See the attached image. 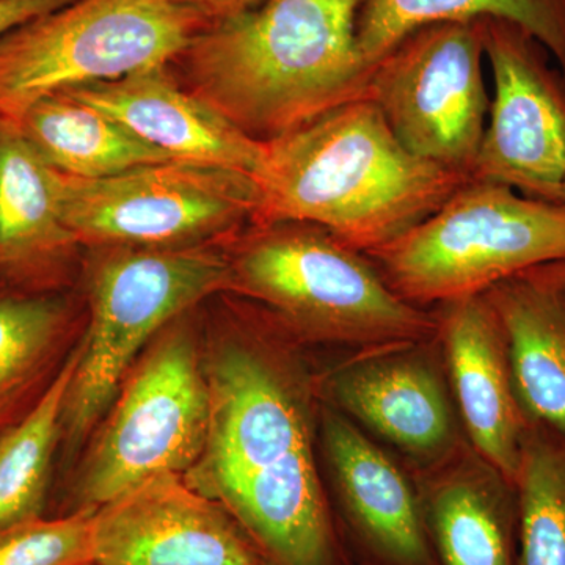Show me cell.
<instances>
[{
	"instance_id": "6",
	"label": "cell",
	"mask_w": 565,
	"mask_h": 565,
	"mask_svg": "<svg viewBox=\"0 0 565 565\" xmlns=\"http://www.w3.org/2000/svg\"><path fill=\"white\" fill-rule=\"evenodd\" d=\"M366 256L416 307L481 296L534 267L565 262V202L470 180L426 221Z\"/></svg>"
},
{
	"instance_id": "11",
	"label": "cell",
	"mask_w": 565,
	"mask_h": 565,
	"mask_svg": "<svg viewBox=\"0 0 565 565\" xmlns=\"http://www.w3.org/2000/svg\"><path fill=\"white\" fill-rule=\"evenodd\" d=\"M493 77L486 132L471 180L531 199L565 202V79L548 51L511 21L481 18Z\"/></svg>"
},
{
	"instance_id": "25",
	"label": "cell",
	"mask_w": 565,
	"mask_h": 565,
	"mask_svg": "<svg viewBox=\"0 0 565 565\" xmlns=\"http://www.w3.org/2000/svg\"><path fill=\"white\" fill-rule=\"evenodd\" d=\"M93 515H41L0 530V565H93Z\"/></svg>"
},
{
	"instance_id": "29",
	"label": "cell",
	"mask_w": 565,
	"mask_h": 565,
	"mask_svg": "<svg viewBox=\"0 0 565 565\" xmlns=\"http://www.w3.org/2000/svg\"><path fill=\"white\" fill-rule=\"evenodd\" d=\"M564 196H565V185H564Z\"/></svg>"
},
{
	"instance_id": "20",
	"label": "cell",
	"mask_w": 565,
	"mask_h": 565,
	"mask_svg": "<svg viewBox=\"0 0 565 565\" xmlns=\"http://www.w3.org/2000/svg\"><path fill=\"white\" fill-rule=\"evenodd\" d=\"M14 121L41 158L68 177L98 180L173 159L66 93L39 99Z\"/></svg>"
},
{
	"instance_id": "18",
	"label": "cell",
	"mask_w": 565,
	"mask_h": 565,
	"mask_svg": "<svg viewBox=\"0 0 565 565\" xmlns=\"http://www.w3.org/2000/svg\"><path fill=\"white\" fill-rule=\"evenodd\" d=\"M74 247L58 210L57 170L0 115V282L44 289Z\"/></svg>"
},
{
	"instance_id": "5",
	"label": "cell",
	"mask_w": 565,
	"mask_h": 565,
	"mask_svg": "<svg viewBox=\"0 0 565 565\" xmlns=\"http://www.w3.org/2000/svg\"><path fill=\"white\" fill-rule=\"evenodd\" d=\"M92 250L90 322L63 403L66 449L95 433L137 356L169 323L232 285L226 252L207 245Z\"/></svg>"
},
{
	"instance_id": "4",
	"label": "cell",
	"mask_w": 565,
	"mask_h": 565,
	"mask_svg": "<svg viewBox=\"0 0 565 565\" xmlns=\"http://www.w3.org/2000/svg\"><path fill=\"white\" fill-rule=\"evenodd\" d=\"M226 256L230 291L253 300L294 337L375 351L437 333V318L407 302L364 253L321 226L250 225Z\"/></svg>"
},
{
	"instance_id": "27",
	"label": "cell",
	"mask_w": 565,
	"mask_h": 565,
	"mask_svg": "<svg viewBox=\"0 0 565 565\" xmlns=\"http://www.w3.org/2000/svg\"><path fill=\"white\" fill-rule=\"evenodd\" d=\"M182 7L195 10L206 20L215 21L230 14L239 13L252 7L259 6L264 0H173Z\"/></svg>"
},
{
	"instance_id": "28",
	"label": "cell",
	"mask_w": 565,
	"mask_h": 565,
	"mask_svg": "<svg viewBox=\"0 0 565 565\" xmlns=\"http://www.w3.org/2000/svg\"><path fill=\"white\" fill-rule=\"evenodd\" d=\"M557 267H559L561 273L565 275V262L564 263H555Z\"/></svg>"
},
{
	"instance_id": "7",
	"label": "cell",
	"mask_w": 565,
	"mask_h": 565,
	"mask_svg": "<svg viewBox=\"0 0 565 565\" xmlns=\"http://www.w3.org/2000/svg\"><path fill=\"white\" fill-rule=\"evenodd\" d=\"M189 313L141 352L54 515L96 511L154 476L188 475L199 462L210 433L211 397Z\"/></svg>"
},
{
	"instance_id": "8",
	"label": "cell",
	"mask_w": 565,
	"mask_h": 565,
	"mask_svg": "<svg viewBox=\"0 0 565 565\" xmlns=\"http://www.w3.org/2000/svg\"><path fill=\"white\" fill-rule=\"evenodd\" d=\"M210 22L173 0H73L0 39V115L170 65Z\"/></svg>"
},
{
	"instance_id": "13",
	"label": "cell",
	"mask_w": 565,
	"mask_h": 565,
	"mask_svg": "<svg viewBox=\"0 0 565 565\" xmlns=\"http://www.w3.org/2000/svg\"><path fill=\"white\" fill-rule=\"evenodd\" d=\"M437 323L468 437L487 467L515 486L530 423L516 397L500 316L481 294L441 305Z\"/></svg>"
},
{
	"instance_id": "9",
	"label": "cell",
	"mask_w": 565,
	"mask_h": 565,
	"mask_svg": "<svg viewBox=\"0 0 565 565\" xmlns=\"http://www.w3.org/2000/svg\"><path fill=\"white\" fill-rule=\"evenodd\" d=\"M58 210L77 245L182 248L250 226L262 192L250 174L172 161L84 180L57 172Z\"/></svg>"
},
{
	"instance_id": "12",
	"label": "cell",
	"mask_w": 565,
	"mask_h": 565,
	"mask_svg": "<svg viewBox=\"0 0 565 565\" xmlns=\"http://www.w3.org/2000/svg\"><path fill=\"white\" fill-rule=\"evenodd\" d=\"M93 565H269L223 505L159 475L96 509Z\"/></svg>"
},
{
	"instance_id": "26",
	"label": "cell",
	"mask_w": 565,
	"mask_h": 565,
	"mask_svg": "<svg viewBox=\"0 0 565 565\" xmlns=\"http://www.w3.org/2000/svg\"><path fill=\"white\" fill-rule=\"evenodd\" d=\"M70 2L73 0H0V39L25 22Z\"/></svg>"
},
{
	"instance_id": "30",
	"label": "cell",
	"mask_w": 565,
	"mask_h": 565,
	"mask_svg": "<svg viewBox=\"0 0 565 565\" xmlns=\"http://www.w3.org/2000/svg\"><path fill=\"white\" fill-rule=\"evenodd\" d=\"M0 285H2V282H0Z\"/></svg>"
},
{
	"instance_id": "19",
	"label": "cell",
	"mask_w": 565,
	"mask_h": 565,
	"mask_svg": "<svg viewBox=\"0 0 565 565\" xmlns=\"http://www.w3.org/2000/svg\"><path fill=\"white\" fill-rule=\"evenodd\" d=\"M419 500L438 565H516L519 498L492 468L481 481L451 476Z\"/></svg>"
},
{
	"instance_id": "10",
	"label": "cell",
	"mask_w": 565,
	"mask_h": 565,
	"mask_svg": "<svg viewBox=\"0 0 565 565\" xmlns=\"http://www.w3.org/2000/svg\"><path fill=\"white\" fill-rule=\"evenodd\" d=\"M482 21L435 22L374 63L370 99L424 161L471 178L489 117Z\"/></svg>"
},
{
	"instance_id": "17",
	"label": "cell",
	"mask_w": 565,
	"mask_h": 565,
	"mask_svg": "<svg viewBox=\"0 0 565 565\" xmlns=\"http://www.w3.org/2000/svg\"><path fill=\"white\" fill-rule=\"evenodd\" d=\"M486 297L504 327L526 422L565 434V275L556 264L534 267Z\"/></svg>"
},
{
	"instance_id": "15",
	"label": "cell",
	"mask_w": 565,
	"mask_h": 565,
	"mask_svg": "<svg viewBox=\"0 0 565 565\" xmlns=\"http://www.w3.org/2000/svg\"><path fill=\"white\" fill-rule=\"evenodd\" d=\"M321 429L345 530L366 565H438L422 500L399 467L332 408Z\"/></svg>"
},
{
	"instance_id": "2",
	"label": "cell",
	"mask_w": 565,
	"mask_h": 565,
	"mask_svg": "<svg viewBox=\"0 0 565 565\" xmlns=\"http://www.w3.org/2000/svg\"><path fill=\"white\" fill-rule=\"evenodd\" d=\"M363 0H264L210 22L180 57L192 90L252 139L273 141L370 99L356 43Z\"/></svg>"
},
{
	"instance_id": "14",
	"label": "cell",
	"mask_w": 565,
	"mask_h": 565,
	"mask_svg": "<svg viewBox=\"0 0 565 565\" xmlns=\"http://www.w3.org/2000/svg\"><path fill=\"white\" fill-rule=\"evenodd\" d=\"M63 93L103 111L173 159L226 167L256 181L263 173L266 143L241 131L195 93L184 90L169 65Z\"/></svg>"
},
{
	"instance_id": "16",
	"label": "cell",
	"mask_w": 565,
	"mask_h": 565,
	"mask_svg": "<svg viewBox=\"0 0 565 565\" xmlns=\"http://www.w3.org/2000/svg\"><path fill=\"white\" fill-rule=\"evenodd\" d=\"M415 344L379 349L326 379L330 399L408 455L430 459L451 446V405L433 366Z\"/></svg>"
},
{
	"instance_id": "21",
	"label": "cell",
	"mask_w": 565,
	"mask_h": 565,
	"mask_svg": "<svg viewBox=\"0 0 565 565\" xmlns=\"http://www.w3.org/2000/svg\"><path fill=\"white\" fill-rule=\"evenodd\" d=\"M71 308L47 289L0 291V433L39 403L61 371Z\"/></svg>"
},
{
	"instance_id": "23",
	"label": "cell",
	"mask_w": 565,
	"mask_h": 565,
	"mask_svg": "<svg viewBox=\"0 0 565 565\" xmlns=\"http://www.w3.org/2000/svg\"><path fill=\"white\" fill-rule=\"evenodd\" d=\"M77 359L76 345L39 403L0 433V530L46 515L52 465L62 444L63 403Z\"/></svg>"
},
{
	"instance_id": "22",
	"label": "cell",
	"mask_w": 565,
	"mask_h": 565,
	"mask_svg": "<svg viewBox=\"0 0 565 565\" xmlns=\"http://www.w3.org/2000/svg\"><path fill=\"white\" fill-rule=\"evenodd\" d=\"M497 18L530 32L565 79V0H363L356 18V43L374 63L408 33L435 22Z\"/></svg>"
},
{
	"instance_id": "1",
	"label": "cell",
	"mask_w": 565,
	"mask_h": 565,
	"mask_svg": "<svg viewBox=\"0 0 565 565\" xmlns=\"http://www.w3.org/2000/svg\"><path fill=\"white\" fill-rule=\"evenodd\" d=\"M275 327L234 315L207 345L210 433L184 478L269 565H351L316 462L313 388Z\"/></svg>"
},
{
	"instance_id": "3",
	"label": "cell",
	"mask_w": 565,
	"mask_h": 565,
	"mask_svg": "<svg viewBox=\"0 0 565 565\" xmlns=\"http://www.w3.org/2000/svg\"><path fill=\"white\" fill-rule=\"evenodd\" d=\"M470 180L408 151L381 109L359 99L267 141L253 225L310 223L367 255L426 221Z\"/></svg>"
},
{
	"instance_id": "24",
	"label": "cell",
	"mask_w": 565,
	"mask_h": 565,
	"mask_svg": "<svg viewBox=\"0 0 565 565\" xmlns=\"http://www.w3.org/2000/svg\"><path fill=\"white\" fill-rule=\"evenodd\" d=\"M516 565H565V434L530 426L515 479Z\"/></svg>"
}]
</instances>
